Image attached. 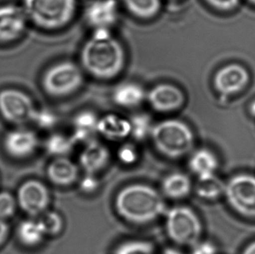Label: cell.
Here are the masks:
<instances>
[{
    "mask_svg": "<svg viewBox=\"0 0 255 254\" xmlns=\"http://www.w3.org/2000/svg\"><path fill=\"white\" fill-rule=\"evenodd\" d=\"M39 144L34 131L17 128L8 131L3 137V147L8 156L15 159H25L34 154Z\"/></svg>",
    "mask_w": 255,
    "mask_h": 254,
    "instance_id": "obj_11",
    "label": "cell"
},
{
    "mask_svg": "<svg viewBox=\"0 0 255 254\" xmlns=\"http://www.w3.org/2000/svg\"><path fill=\"white\" fill-rule=\"evenodd\" d=\"M188 166L197 178L213 175L216 174L219 168V158L215 152L208 148L194 149L189 155Z\"/></svg>",
    "mask_w": 255,
    "mask_h": 254,
    "instance_id": "obj_19",
    "label": "cell"
},
{
    "mask_svg": "<svg viewBox=\"0 0 255 254\" xmlns=\"http://www.w3.org/2000/svg\"><path fill=\"white\" fill-rule=\"evenodd\" d=\"M100 118L91 111H83L77 114L73 121L72 137L77 144H86L94 139L98 133V123Z\"/></svg>",
    "mask_w": 255,
    "mask_h": 254,
    "instance_id": "obj_20",
    "label": "cell"
},
{
    "mask_svg": "<svg viewBox=\"0 0 255 254\" xmlns=\"http://www.w3.org/2000/svg\"><path fill=\"white\" fill-rule=\"evenodd\" d=\"M9 234V226L5 220H0V246L5 241Z\"/></svg>",
    "mask_w": 255,
    "mask_h": 254,
    "instance_id": "obj_35",
    "label": "cell"
},
{
    "mask_svg": "<svg viewBox=\"0 0 255 254\" xmlns=\"http://www.w3.org/2000/svg\"><path fill=\"white\" fill-rule=\"evenodd\" d=\"M146 94L145 89L137 83L126 82L114 89L113 100L119 107L132 109L146 100Z\"/></svg>",
    "mask_w": 255,
    "mask_h": 254,
    "instance_id": "obj_21",
    "label": "cell"
},
{
    "mask_svg": "<svg viewBox=\"0 0 255 254\" xmlns=\"http://www.w3.org/2000/svg\"><path fill=\"white\" fill-rule=\"evenodd\" d=\"M190 248L189 254H218L217 246L210 241L200 240Z\"/></svg>",
    "mask_w": 255,
    "mask_h": 254,
    "instance_id": "obj_34",
    "label": "cell"
},
{
    "mask_svg": "<svg viewBox=\"0 0 255 254\" xmlns=\"http://www.w3.org/2000/svg\"><path fill=\"white\" fill-rule=\"evenodd\" d=\"M78 186L80 191L85 194H93L100 188V179L98 178V174L85 173L79 179Z\"/></svg>",
    "mask_w": 255,
    "mask_h": 254,
    "instance_id": "obj_32",
    "label": "cell"
},
{
    "mask_svg": "<svg viewBox=\"0 0 255 254\" xmlns=\"http://www.w3.org/2000/svg\"><path fill=\"white\" fill-rule=\"evenodd\" d=\"M226 182L216 174L197 178L193 190L196 195L206 201H214L225 194Z\"/></svg>",
    "mask_w": 255,
    "mask_h": 254,
    "instance_id": "obj_22",
    "label": "cell"
},
{
    "mask_svg": "<svg viewBox=\"0 0 255 254\" xmlns=\"http://www.w3.org/2000/svg\"><path fill=\"white\" fill-rule=\"evenodd\" d=\"M114 254H155V246L145 240H128L118 245Z\"/></svg>",
    "mask_w": 255,
    "mask_h": 254,
    "instance_id": "obj_27",
    "label": "cell"
},
{
    "mask_svg": "<svg viewBox=\"0 0 255 254\" xmlns=\"http://www.w3.org/2000/svg\"><path fill=\"white\" fill-rule=\"evenodd\" d=\"M80 62L84 70L96 79H114L124 69L126 52L110 29L98 28L84 44Z\"/></svg>",
    "mask_w": 255,
    "mask_h": 254,
    "instance_id": "obj_1",
    "label": "cell"
},
{
    "mask_svg": "<svg viewBox=\"0 0 255 254\" xmlns=\"http://www.w3.org/2000/svg\"><path fill=\"white\" fill-rule=\"evenodd\" d=\"M114 209L122 220L137 226L155 222L167 210L162 193L145 183L122 187L114 198Z\"/></svg>",
    "mask_w": 255,
    "mask_h": 254,
    "instance_id": "obj_2",
    "label": "cell"
},
{
    "mask_svg": "<svg viewBox=\"0 0 255 254\" xmlns=\"http://www.w3.org/2000/svg\"><path fill=\"white\" fill-rule=\"evenodd\" d=\"M39 222L44 228L46 237H55L62 233L65 227V221L60 213L48 210L38 218Z\"/></svg>",
    "mask_w": 255,
    "mask_h": 254,
    "instance_id": "obj_28",
    "label": "cell"
},
{
    "mask_svg": "<svg viewBox=\"0 0 255 254\" xmlns=\"http://www.w3.org/2000/svg\"><path fill=\"white\" fill-rule=\"evenodd\" d=\"M214 10L221 12H230L236 10L240 5L241 0H204Z\"/></svg>",
    "mask_w": 255,
    "mask_h": 254,
    "instance_id": "obj_33",
    "label": "cell"
},
{
    "mask_svg": "<svg viewBox=\"0 0 255 254\" xmlns=\"http://www.w3.org/2000/svg\"><path fill=\"white\" fill-rule=\"evenodd\" d=\"M150 139L156 151L168 159H180L195 149L193 129L177 119H166L154 124Z\"/></svg>",
    "mask_w": 255,
    "mask_h": 254,
    "instance_id": "obj_3",
    "label": "cell"
},
{
    "mask_svg": "<svg viewBox=\"0 0 255 254\" xmlns=\"http://www.w3.org/2000/svg\"><path fill=\"white\" fill-rule=\"evenodd\" d=\"M193 190L189 176L182 172H172L163 178L160 192L164 198L171 200H182L187 198Z\"/></svg>",
    "mask_w": 255,
    "mask_h": 254,
    "instance_id": "obj_18",
    "label": "cell"
},
{
    "mask_svg": "<svg viewBox=\"0 0 255 254\" xmlns=\"http://www.w3.org/2000/svg\"><path fill=\"white\" fill-rule=\"evenodd\" d=\"M76 143L70 135L63 133H52L45 141V150L50 156L53 158L68 157L73 151Z\"/></svg>",
    "mask_w": 255,
    "mask_h": 254,
    "instance_id": "obj_24",
    "label": "cell"
},
{
    "mask_svg": "<svg viewBox=\"0 0 255 254\" xmlns=\"http://www.w3.org/2000/svg\"><path fill=\"white\" fill-rule=\"evenodd\" d=\"M249 1L250 3H252V4L255 5V0H249Z\"/></svg>",
    "mask_w": 255,
    "mask_h": 254,
    "instance_id": "obj_39",
    "label": "cell"
},
{
    "mask_svg": "<svg viewBox=\"0 0 255 254\" xmlns=\"http://www.w3.org/2000/svg\"><path fill=\"white\" fill-rule=\"evenodd\" d=\"M150 107L157 113L169 114L179 110L185 103V94L178 86L162 83L153 86L146 94Z\"/></svg>",
    "mask_w": 255,
    "mask_h": 254,
    "instance_id": "obj_12",
    "label": "cell"
},
{
    "mask_svg": "<svg viewBox=\"0 0 255 254\" xmlns=\"http://www.w3.org/2000/svg\"><path fill=\"white\" fill-rule=\"evenodd\" d=\"M27 21L23 7L15 4L0 6V43H9L20 38Z\"/></svg>",
    "mask_w": 255,
    "mask_h": 254,
    "instance_id": "obj_13",
    "label": "cell"
},
{
    "mask_svg": "<svg viewBox=\"0 0 255 254\" xmlns=\"http://www.w3.org/2000/svg\"><path fill=\"white\" fill-rule=\"evenodd\" d=\"M83 81V72L79 65L71 61H62L45 71L42 86L49 96L60 98L75 93Z\"/></svg>",
    "mask_w": 255,
    "mask_h": 254,
    "instance_id": "obj_6",
    "label": "cell"
},
{
    "mask_svg": "<svg viewBox=\"0 0 255 254\" xmlns=\"http://www.w3.org/2000/svg\"><path fill=\"white\" fill-rule=\"evenodd\" d=\"M116 155L122 165L131 166L138 161L140 153L133 143H123L118 149Z\"/></svg>",
    "mask_w": 255,
    "mask_h": 254,
    "instance_id": "obj_29",
    "label": "cell"
},
{
    "mask_svg": "<svg viewBox=\"0 0 255 254\" xmlns=\"http://www.w3.org/2000/svg\"><path fill=\"white\" fill-rule=\"evenodd\" d=\"M35 124L41 129L48 130L52 129V127H55L58 122V118L55 114H52V112L48 110H36L34 116L32 118V121Z\"/></svg>",
    "mask_w": 255,
    "mask_h": 254,
    "instance_id": "obj_31",
    "label": "cell"
},
{
    "mask_svg": "<svg viewBox=\"0 0 255 254\" xmlns=\"http://www.w3.org/2000/svg\"><path fill=\"white\" fill-rule=\"evenodd\" d=\"M80 167L79 164L69 157L53 158L46 168L49 181L59 187H68L80 179Z\"/></svg>",
    "mask_w": 255,
    "mask_h": 254,
    "instance_id": "obj_16",
    "label": "cell"
},
{
    "mask_svg": "<svg viewBox=\"0 0 255 254\" xmlns=\"http://www.w3.org/2000/svg\"><path fill=\"white\" fill-rule=\"evenodd\" d=\"M111 159V151L107 145L96 139L84 144L79 156V165L85 173L98 174L107 167Z\"/></svg>",
    "mask_w": 255,
    "mask_h": 254,
    "instance_id": "obj_15",
    "label": "cell"
},
{
    "mask_svg": "<svg viewBox=\"0 0 255 254\" xmlns=\"http://www.w3.org/2000/svg\"><path fill=\"white\" fill-rule=\"evenodd\" d=\"M251 79L245 66L233 63L219 69L214 77V86L223 96H235L248 87Z\"/></svg>",
    "mask_w": 255,
    "mask_h": 254,
    "instance_id": "obj_10",
    "label": "cell"
},
{
    "mask_svg": "<svg viewBox=\"0 0 255 254\" xmlns=\"http://www.w3.org/2000/svg\"><path fill=\"white\" fill-rule=\"evenodd\" d=\"M165 230L170 241L178 247L191 248L201 240L203 224L198 213L186 205L166 210Z\"/></svg>",
    "mask_w": 255,
    "mask_h": 254,
    "instance_id": "obj_5",
    "label": "cell"
},
{
    "mask_svg": "<svg viewBox=\"0 0 255 254\" xmlns=\"http://www.w3.org/2000/svg\"><path fill=\"white\" fill-rule=\"evenodd\" d=\"M30 96L20 90H2L0 92V114L9 123L22 125L32 121L36 112Z\"/></svg>",
    "mask_w": 255,
    "mask_h": 254,
    "instance_id": "obj_9",
    "label": "cell"
},
{
    "mask_svg": "<svg viewBox=\"0 0 255 254\" xmlns=\"http://www.w3.org/2000/svg\"><path fill=\"white\" fill-rule=\"evenodd\" d=\"M224 197L239 215L255 219V176L240 173L226 182Z\"/></svg>",
    "mask_w": 255,
    "mask_h": 254,
    "instance_id": "obj_7",
    "label": "cell"
},
{
    "mask_svg": "<svg viewBox=\"0 0 255 254\" xmlns=\"http://www.w3.org/2000/svg\"><path fill=\"white\" fill-rule=\"evenodd\" d=\"M129 121L131 124L130 137L134 140L141 142L151 137L154 123L150 115L145 113H138L133 114Z\"/></svg>",
    "mask_w": 255,
    "mask_h": 254,
    "instance_id": "obj_26",
    "label": "cell"
},
{
    "mask_svg": "<svg viewBox=\"0 0 255 254\" xmlns=\"http://www.w3.org/2000/svg\"><path fill=\"white\" fill-rule=\"evenodd\" d=\"M17 237L21 244L35 248L41 244L46 237L44 228L38 220L33 218L23 220L17 227Z\"/></svg>",
    "mask_w": 255,
    "mask_h": 254,
    "instance_id": "obj_23",
    "label": "cell"
},
{
    "mask_svg": "<svg viewBox=\"0 0 255 254\" xmlns=\"http://www.w3.org/2000/svg\"><path fill=\"white\" fill-rule=\"evenodd\" d=\"M17 207L16 196L8 192H0V220H5L13 216Z\"/></svg>",
    "mask_w": 255,
    "mask_h": 254,
    "instance_id": "obj_30",
    "label": "cell"
},
{
    "mask_svg": "<svg viewBox=\"0 0 255 254\" xmlns=\"http://www.w3.org/2000/svg\"><path fill=\"white\" fill-rule=\"evenodd\" d=\"M84 17L90 26L110 29L119 19L117 0H93L87 3Z\"/></svg>",
    "mask_w": 255,
    "mask_h": 254,
    "instance_id": "obj_14",
    "label": "cell"
},
{
    "mask_svg": "<svg viewBox=\"0 0 255 254\" xmlns=\"http://www.w3.org/2000/svg\"><path fill=\"white\" fill-rule=\"evenodd\" d=\"M121 2L131 15L140 19H151L161 8V0H121Z\"/></svg>",
    "mask_w": 255,
    "mask_h": 254,
    "instance_id": "obj_25",
    "label": "cell"
},
{
    "mask_svg": "<svg viewBox=\"0 0 255 254\" xmlns=\"http://www.w3.org/2000/svg\"><path fill=\"white\" fill-rule=\"evenodd\" d=\"M17 206L27 215L40 217L49 210L52 197L48 186L38 179L22 183L16 194Z\"/></svg>",
    "mask_w": 255,
    "mask_h": 254,
    "instance_id": "obj_8",
    "label": "cell"
},
{
    "mask_svg": "<svg viewBox=\"0 0 255 254\" xmlns=\"http://www.w3.org/2000/svg\"><path fill=\"white\" fill-rule=\"evenodd\" d=\"M242 254H255V241H253L251 243H249L243 249Z\"/></svg>",
    "mask_w": 255,
    "mask_h": 254,
    "instance_id": "obj_37",
    "label": "cell"
},
{
    "mask_svg": "<svg viewBox=\"0 0 255 254\" xmlns=\"http://www.w3.org/2000/svg\"><path fill=\"white\" fill-rule=\"evenodd\" d=\"M97 131L108 140L123 141L131 135V124L121 115L106 114L99 119Z\"/></svg>",
    "mask_w": 255,
    "mask_h": 254,
    "instance_id": "obj_17",
    "label": "cell"
},
{
    "mask_svg": "<svg viewBox=\"0 0 255 254\" xmlns=\"http://www.w3.org/2000/svg\"><path fill=\"white\" fill-rule=\"evenodd\" d=\"M22 7L28 20L38 27L53 31L73 20L77 0H24Z\"/></svg>",
    "mask_w": 255,
    "mask_h": 254,
    "instance_id": "obj_4",
    "label": "cell"
},
{
    "mask_svg": "<svg viewBox=\"0 0 255 254\" xmlns=\"http://www.w3.org/2000/svg\"><path fill=\"white\" fill-rule=\"evenodd\" d=\"M160 254H186L182 250H180L179 248H175V247H172V248H166L163 249Z\"/></svg>",
    "mask_w": 255,
    "mask_h": 254,
    "instance_id": "obj_36",
    "label": "cell"
},
{
    "mask_svg": "<svg viewBox=\"0 0 255 254\" xmlns=\"http://www.w3.org/2000/svg\"><path fill=\"white\" fill-rule=\"evenodd\" d=\"M249 113L253 118L255 119V100H253L252 102L249 104Z\"/></svg>",
    "mask_w": 255,
    "mask_h": 254,
    "instance_id": "obj_38",
    "label": "cell"
}]
</instances>
